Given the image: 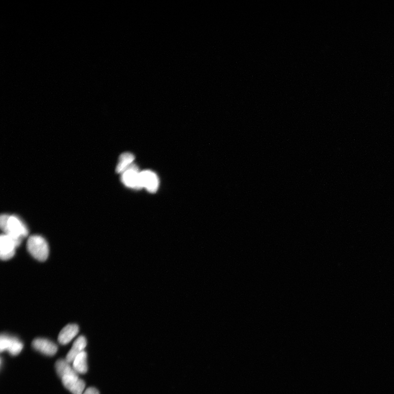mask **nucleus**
Masks as SVG:
<instances>
[{"instance_id": "obj_1", "label": "nucleus", "mask_w": 394, "mask_h": 394, "mask_svg": "<svg viewBox=\"0 0 394 394\" xmlns=\"http://www.w3.org/2000/svg\"><path fill=\"white\" fill-rule=\"evenodd\" d=\"M0 226L5 234L13 237L23 239L29 234L26 225L16 215H2Z\"/></svg>"}, {"instance_id": "obj_2", "label": "nucleus", "mask_w": 394, "mask_h": 394, "mask_svg": "<svg viewBox=\"0 0 394 394\" xmlns=\"http://www.w3.org/2000/svg\"><path fill=\"white\" fill-rule=\"evenodd\" d=\"M27 249L30 255L39 261L44 262L49 255L48 245L43 237L34 235L28 239Z\"/></svg>"}, {"instance_id": "obj_3", "label": "nucleus", "mask_w": 394, "mask_h": 394, "mask_svg": "<svg viewBox=\"0 0 394 394\" xmlns=\"http://www.w3.org/2000/svg\"><path fill=\"white\" fill-rule=\"evenodd\" d=\"M22 238L4 234L0 237V257L2 259L9 260L15 254L16 248L22 243Z\"/></svg>"}, {"instance_id": "obj_4", "label": "nucleus", "mask_w": 394, "mask_h": 394, "mask_svg": "<svg viewBox=\"0 0 394 394\" xmlns=\"http://www.w3.org/2000/svg\"><path fill=\"white\" fill-rule=\"evenodd\" d=\"M23 348V344L18 338L6 334L0 337V350L1 352L8 351L12 355H18Z\"/></svg>"}, {"instance_id": "obj_5", "label": "nucleus", "mask_w": 394, "mask_h": 394, "mask_svg": "<svg viewBox=\"0 0 394 394\" xmlns=\"http://www.w3.org/2000/svg\"><path fill=\"white\" fill-rule=\"evenodd\" d=\"M121 180L126 187L136 189L142 188L140 172L135 165H132L122 174Z\"/></svg>"}, {"instance_id": "obj_6", "label": "nucleus", "mask_w": 394, "mask_h": 394, "mask_svg": "<svg viewBox=\"0 0 394 394\" xmlns=\"http://www.w3.org/2000/svg\"><path fill=\"white\" fill-rule=\"evenodd\" d=\"M140 182L142 188H145L148 192L156 193L159 187V182L157 175L151 171H144L140 172Z\"/></svg>"}, {"instance_id": "obj_7", "label": "nucleus", "mask_w": 394, "mask_h": 394, "mask_svg": "<svg viewBox=\"0 0 394 394\" xmlns=\"http://www.w3.org/2000/svg\"><path fill=\"white\" fill-rule=\"evenodd\" d=\"M63 385L73 394H83L85 382L79 378L78 375H70L61 378Z\"/></svg>"}, {"instance_id": "obj_8", "label": "nucleus", "mask_w": 394, "mask_h": 394, "mask_svg": "<svg viewBox=\"0 0 394 394\" xmlns=\"http://www.w3.org/2000/svg\"><path fill=\"white\" fill-rule=\"evenodd\" d=\"M32 347L42 354L53 356L57 352L58 347L53 342L45 339H37L32 342Z\"/></svg>"}, {"instance_id": "obj_9", "label": "nucleus", "mask_w": 394, "mask_h": 394, "mask_svg": "<svg viewBox=\"0 0 394 394\" xmlns=\"http://www.w3.org/2000/svg\"><path fill=\"white\" fill-rule=\"evenodd\" d=\"M86 346L87 340L85 337L81 336L77 338L67 354L66 360L70 364L73 363L76 357L84 351Z\"/></svg>"}, {"instance_id": "obj_10", "label": "nucleus", "mask_w": 394, "mask_h": 394, "mask_svg": "<svg viewBox=\"0 0 394 394\" xmlns=\"http://www.w3.org/2000/svg\"><path fill=\"white\" fill-rule=\"evenodd\" d=\"M79 327L76 324H69L63 328L58 336V341L62 345H66L78 334Z\"/></svg>"}, {"instance_id": "obj_11", "label": "nucleus", "mask_w": 394, "mask_h": 394, "mask_svg": "<svg viewBox=\"0 0 394 394\" xmlns=\"http://www.w3.org/2000/svg\"><path fill=\"white\" fill-rule=\"evenodd\" d=\"M135 156L129 152L123 153L119 156L118 163L116 168V172L118 174H122L125 170L133 165Z\"/></svg>"}, {"instance_id": "obj_12", "label": "nucleus", "mask_w": 394, "mask_h": 394, "mask_svg": "<svg viewBox=\"0 0 394 394\" xmlns=\"http://www.w3.org/2000/svg\"><path fill=\"white\" fill-rule=\"evenodd\" d=\"M73 369L77 374H86L88 370L87 354L85 351L77 355L73 362Z\"/></svg>"}, {"instance_id": "obj_13", "label": "nucleus", "mask_w": 394, "mask_h": 394, "mask_svg": "<svg viewBox=\"0 0 394 394\" xmlns=\"http://www.w3.org/2000/svg\"><path fill=\"white\" fill-rule=\"evenodd\" d=\"M55 369L61 379L66 376L78 375L66 359H59L56 362Z\"/></svg>"}, {"instance_id": "obj_14", "label": "nucleus", "mask_w": 394, "mask_h": 394, "mask_svg": "<svg viewBox=\"0 0 394 394\" xmlns=\"http://www.w3.org/2000/svg\"><path fill=\"white\" fill-rule=\"evenodd\" d=\"M83 394H100L98 390L92 387L88 388Z\"/></svg>"}]
</instances>
